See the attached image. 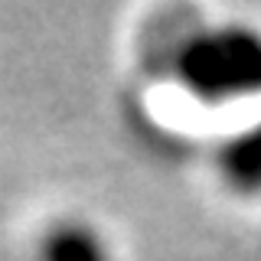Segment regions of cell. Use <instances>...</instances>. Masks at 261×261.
Instances as JSON below:
<instances>
[{"mask_svg":"<svg viewBox=\"0 0 261 261\" xmlns=\"http://www.w3.org/2000/svg\"><path fill=\"white\" fill-rule=\"evenodd\" d=\"M173 79L202 108L261 101V27L228 20L193 30L173 56Z\"/></svg>","mask_w":261,"mask_h":261,"instance_id":"6da1fadb","label":"cell"},{"mask_svg":"<svg viewBox=\"0 0 261 261\" xmlns=\"http://www.w3.org/2000/svg\"><path fill=\"white\" fill-rule=\"evenodd\" d=\"M222 183L245 199H261V114L228 130L216 150Z\"/></svg>","mask_w":261,"mask_h":261,"instance_id":"7a4b0ae2","label":"cell"},{"mask_svg":"<svg viewBox=\"0 0 261 261\" xmlns=\"http://www.w3.org/2000/svg\"><path fill=\"white\" fill-rule=\"evenodd\" d=\"M36 261H118V251L95 222L79 216L59 219L43 232L36 245Z\"/></svg>","mask_w":261,"mask_h":261,"instance_id":"3957f363","label":"cell"}]
</instances>
